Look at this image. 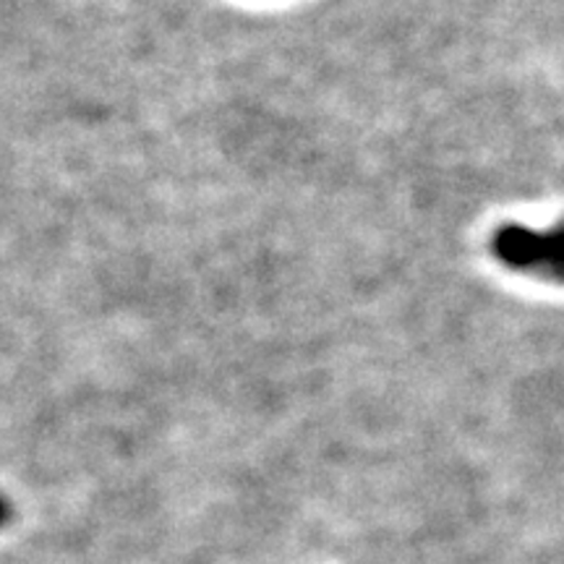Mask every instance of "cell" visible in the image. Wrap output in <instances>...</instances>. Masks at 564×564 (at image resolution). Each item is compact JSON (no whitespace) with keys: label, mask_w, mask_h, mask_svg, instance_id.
I'll use <instances>...</instances> for the list:
<instances>
[{"label":"cell","mask_w":564,"mask_h":564,"mask_svg":"<svg viewBox=\"0 0 564 564\" xmlns=\"http://www.w3.org/2000/svg\"><path fill=\"white\" fill-rule=\"evenodd\" d=\"M491 253L505 267L564 285V223L549 232L502 225L491 236Z\"/></svg>","instance_id":"obj_1"},{"label":"cell","mask_w":564,"mask_h":564,"mask_svg":"<svg viewBox=\"0 0 564 564\" xmlns=\"http://www.w3.org/2000/svg\"><path fill=\"white\" fill-rule=\"evenodd\" d=\"M11 518H13V507H11L9 499H6L3 494H0V528L9 525Z\"/></svg>","instance_id":"obj_2"}]
</instances>
